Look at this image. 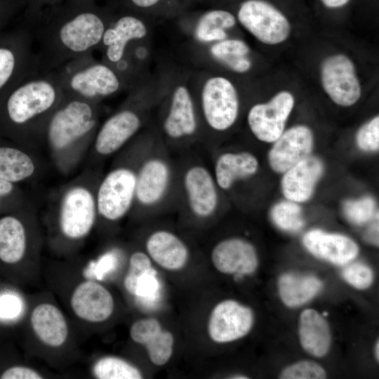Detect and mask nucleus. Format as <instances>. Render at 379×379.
<instances>
[{"instance_id":"obj_1","label":"nucleus","mask_w":379,"mask_h":379,"mask_svg":"<svg viewBox=\"0 0 379 379\" xmlns=\"http://www.w3.org/2000/svg\"><path fill=\"white\" fill-rule=\"evenodd\" d=\"M110 18L93 0H67L25 21L32 29L38 71H53L98 50Z\"/></svg>"},{"instance_id":"obj_2","label":"nucleus","mask_w":379,"mask_h":379,"mask_svg":"<svg viewBox=\"0 0 379 379\" xmlns=\"http://www.w3.org/2000/svg\"><path fill=\"white\" fill-rule=\"evenodd\" d=\"M65 93L54 72L33 71L0 100V135L31 148Z\"/></svg>"},{"instance_id":"obj_3","label":"nucleus","mask_w":379,"mask_h":379,"mask_svg":"<svg viewBox=\"0 0 379 379\" xmlns=\"http://www.w3.org/2000/svg\"><path fill=\"white\" fill-rule=\"evenodd\" d=\"M100 103L67 95L52 112L42 131L53 162L64 174L80 162L100 125Z\"/></svg>"},{"instance_id":"obj_4","label":"nucleus","mask_w":379,"mask_h":379,"mask_svg":"<svg viewBox=\"0 0 379 379\" xmlns=\"http://www.w3.org/2000/svg\"><path fill=\"white\" fill-rule=\"evenodd\" d=\"M160 93L159 131L161 140L171 147H182L203 135L191 84L190 72L166 75Z\"/></svg>"},{"instance_id":"obj_5","label":"nucleus","mask_w":379,"mask_h":379,"mask_svg":"<svg viewBox=\"0 0 379 379\" xmlns=\"http://www.w3.org/2000/svg\"><path fill=\"white\" fill-rule=\"evenodd\" d=\"M191 84L203 135L223 133L236 123L240 108L233 81L207 68L191 73Z\"/></svg>"},{"instance_id":"obj_6","label":"nucleus","mask_w":379,"mask_h":379,"mask_svg":"<svg viewBox=\"0 0 379 379\" xmlns=\"http://www.w3.org/2000/svg\"><path fill=\"white\" fill-rule=\"evenodd\" d=\"M99 179L86 172L60 192L53 208L58 232L64 239L79 241L93 230L98 218L95 194Z\"/></svg>"},{"instance_id":"obj_7","label":"nucleus","mask_w":379,"mask_h":379,"mask_svg":"<svg viewBox=\"0 0 379 379\" xmlns=\"http://www.w3.org/2000/svg\"><path fill=\"white\" fill-rule=\"evenodd\" d=\"M146 93L142 82L133 86L121 107L100 124L91 146L94 156L111 157L138 137L148 118Z\"/></svg>"},{"instance_id":"obj_8","label":"nucleus","mask_w":379,"mask_h":379,"mask_svg":"<svg viewBox=\"0 0 379 379\" xmlns=\"http://www.w3.org/2000/svg\"><path fill=\"white\" fill-rule=\"evenodd\" d=\"M53 72L65 94L98 103L128 89L121 74L112 65L95 60L93 53L70 60Z\"/></svg>"},{"instance_id":"obj_9","label":"nucleus","mask_w":379,"mask_h":379,"mask_svg":"<svg viewBox=\"0 0 379 379\" xmlns=\"http://www.w3.org/2000/svg\"><path fill=\"white\" fill-rule=\"evenodd\" d=\"M138 159L124 157L100 178L95 194L98 218L117 222L133 211Z\"/></svg>"},{"instance_id":"obj_10","label":"nucleus","mask_w":379,"mask_h":379,"mask_svg":"<svg viewBox=\"0 0 379 379\" xmlns=\"http://www.w3.org/2000/svg\"><path fill=\"white\" fill-rule=\"evenodd\" d=\"M173 180L172 162L161 149L148 151L139 157L133 211L161 206L172 190Z\"/></svg>"},{"instance_id":"obj_11","label":"nucleus","mask_w":379,"mask_h":379,"mask_svg":"<svg viewBox=\"0 0 379 379\" xmlns=\"http://www.w3.org/2000/svg\"><path fill=\"white\" fill-rule=\"evenodd\" d=\"M38 70L30 26L22 22L11 32L0 35V100L29 73Z\"/></svg>"},{"instance_id":"obj_12","label":"nucleus","mask_w":379,"mask_h":379,"mask_svg":"<svg viewBox=\"0 0 379 379\" xmlns=\"http://www.w3.org/2000/svg\"><path fill=\"white\" fill-rule=\"evenodd\" d=\"M184 208L194 218L206 220L217 211L219 205V187L213 173L202 161H191L180 174Z\"/></svg>"},{"instance_id":"obj_13","label":"nucleus","mask_w":379,"mask_h":379,"mask_svg":"<svg viewBox=\"0 0 379 379\" xmlns=\"http://www.w3.org/2000/svg\"><path fill=\"white\" fill-rule=\"evenodd\" d=\"M239 23L257 40L267 45L286 41L291 27L286 17L264 0H246L238 10Z\"/></svg>"},{"instance_id":"obj_14","label":"nucleus","mask_w":379,"mask_h":379,"mask_svg":"<svg viewBox=\"0 0 379 379\" xmlns=\"http://www.w3.org/2000/svg\"><path fill=\"white\" fill-rule=\"evenodd\" d=\"M324 90L337 105L350 107L360 98L361 88L352 60L344 54L324 58L320 66Z\"/></svg>"},{"instance_id":"obj_15","label":"nucleus","mask_w":379,"mask_h":379,"mask_svg":"<svg viewBox=\"0 0 379 379\" xmlns=\"http://www.w3.org/2000/svg\"><path fill=\"white\" fill-rule=\"evenodd\" d=\"M294 102L293 95L283 91L267 102L253 105L247 114V124L253 135L265 142L277 140L284 131Z\"/></svg>"},{"instance_id":"obj_16","label":"nucleus","mask_w":379,"mask_h":379,"mask_svg":"<svg viewBox=\"0 0 379 379\" xmlns=\"http://www.w3.org/2000/svg\"><path fill=\"white\" fill-rule=\"evenodd\" d=\"M252 310L239 302L227 299L212 309L207 323V333L215 343H227L246 336L252 329Z\"/></svg>"},{"instance_id":"obj_17","label":"nucleus","mask_w":379,"mask_h":379,"mask_svg":"<svg viewBox=\"0 0 379 379\" xmlns=\"http://www.w3.org/2000/svg\"><path fill=\"white\" fill-rule=\"evenodd\" d=\"M149 33L147 24L134 14L111 17L98 49L102 60L114 66L124 58L131 43L148 39Z\"/></svg>"},{"instance_id":"obj_18","label":"nucleus","mask_w":379,"mask_h":379,"mask_svg":"<svg viewBox=\"0 0 379 379\" xmlns=\"http://www.w3.org/2000/svg\"><path fill=\"white\" fill-rule=\"evenodd\" d=\"M28 204L0 215V265L13 267L27 255L29 244Z\"/></svg>"},{"instance_id":"obj_19","label":"nucleus","mask_w":379,"mask_h":379,"mask_svg":"<svg viewBox=\"0 0 379 379\" xmlns=\"http://www.w3.org/2000/svg\"><path fill=\"white\" fill-rule=\"evenodd\" d=\"M274 142L269 152V164L274 171L285 173L310 156L314 135L308 126L297 125L284 131Z\"/></svg>"},{"instance_id":"obj_20","label":"nucleus","mask_w":379,"mask_h":379,"mask_svg":"<svg viewBox=\"0 0 379 379\" xmlns=\"http://www.w3.org/2000/svg\"><path fill=\"white\" fill-rule=\"evenodd\" d=\"M70 306L74 314L89 323L107 320L114 310V300L102 284L86 280L79 284L72 293Z\"/></svg>"},{"instance_id":"obj_21","label":"nucleus","mask_w":379,"mask_h":379,"mask_svg":"<svg viewBox=\"0 0 379 379\" xmlns=\"http://www.w3.org/2000/svg\"><path fill=\"white\" fill-rule=\"evenodd\" d=\"M211 260L213 267L225 274H251L258 267L255 247L247 240L238 237L218 242L212 248Z\"/></svg>"},{"instance_id":"obj_22","label":"nucleus","mask_w":379,"mask_h":379,"mask_svg":"<svg viewBox=\"0 0 379 379\" xmlns=\"http://www.w3.org/2000/svg\"><path fill=\"white\" fill-rule=\"evenodd\" d=\"M192 46L201 67L211 62L239 74H246L252 68L250 47L242 39L227 37L209 45Z\"/></svg>"},{"instance_id":"obj_23","label":"nucleus","mask_w":379,"mask_h":379,"mask_svg":"<svg viewBox=\"0 0 379 379\" xmlns=\"http://www.w3.org/2000/svg\"><path fill=\"white\" fill-rule=\"evenodd\" d=\"M131 339L146 348L148 357L156 366L165 365L172 357L174 347L173 335L165 330L159 321L154 317L140 319L130 327Z\"/></svg>"},{"instance_id":"obj_24","label":"nucleus","mask_w":379,"mask_h":379,"mask_svg":"<svg viewBox=\"0 0 379 379\" xmlns=\"http://www.w3.org/2000/svg\"><path fill=\"white\" fill-rule=\"evenodd\" d=\"M306 249L317 258L337 265L352 261L359 253V246L351 238L334 233L312 230L302 238Z\"/></svg>"},{"instance_id":"obj_25","label":"nucleus","mask_w":379,"mask_h":379,"mask_svg":"<svg viewBox=\"0 0 379 379\" xmlns=\"http://www.w3.org/2000/svg\"><path fill=\"white\" fill-rule=\"evenodd\" d=\"M30 149L0 135V178L18 185L36 178L40 163Z\"/></svg>"},{"instance_id":"obj_26","label":"nucleus","mask_w":379,"mask_h":379,"mask_svg":"<svg viewBox=\"0 0 379 379\" xmlns=\"http://www.w3.org/2000/svg\"><path fill=\"white\" fill-rule=\"evenodd\" d=\"M146 253L161 268L171 272L183 269L190 260L187 244L168 230H157L145 240Z\"/></svg>"},{"instance_id":"obj_27","label":"nucleus","mask_w":379,"mask_h":379,"mask_svg":"<svg viewBox=\"0 0 379 379\" xmlns=\"http://www.w3.org/2000/svg\"><path fill=\"white\" fill-rule=\"evenodd\" d=\"M323 170L322 162L310 156L287 170L281 180V189L285 197L294 202L308 200Z\"/></svg>"},{"instance_id":"obj_28","label":"nucleus","mask_w":379,"mask_h":379,"mask_svg":"<svg viewBox=\"0 0 379 379\" xmlns=\"http://www.w3.org/2000/svg\"><path fill=\"white\" fill-rule=\"evenodd\" d=\"M30 323L33 332L45 345L58 347L66 342L68 325L66 319L55 305L41 303L32 310Z\"/></svg>"},{"instance_id":"obj_29","label":"nucleus","mask_w":379,"mask_h":379,"mask_svg":"<svg viewBox=\"0 0 379 379\" xmlns=\"http://www.w3.org/2000/svg\"><path fill=\"white\" fill-rule=\"evenodd\" d=\"M258 169V159L251 153L226 152L216 157L212 173L219 189L229 190L236 182L253 175Z\"/></svg>"},{"instance_id":"obj_30","label":"nucleus","mask_w":379,"mask_h":379,"mask_svg":"<svg viewBox=\"0 0 379 379\" xmlns=\"http://www.w3.org/2000/svg\"><path fill=\"white\" fill-rule=\"evenodd\" d=\"M298 335L300 345L309 354L323 357L331 345V333L326 320L315 310L306 309L299 317Z\"/></svg>"},{"instance_id":"obj_31","label":"nucleus","mask_w":379,"mask_h":379,"mask_svg":"<svg viewBox=\"0 0 379 379\" xmlns=\"http://www.w3.org/2000/svg\"><path fill=\"white\" fill-rule=\"evenodd\" d=\"M237 24L235 16L222 9L210 10L197 19L188 31L194 46H202L228 37L227 31Z\"/></svg>"},{"instance_id":"obj_32","label":"nucleus","mask_w":379,"mask_h":379,"mask_svg":"<svg viewBox=\"0 0 379 379\" xmlns=\"http://www.w3.org/2000/svg\"><path fill=\"white\" fill-rule=\"evenodd\" d=\"M323 287L317 277L291 273L282 274L278 280V292L282 302L289 307L304 305L315 297Z\"/></svg>"},{"instance_id":"obj_33","label":"nucleus","mask_w":379,"mask_h":379,"mask_svg":"<svg viewBox=\"0 0 379 379\" xmlns=\"http://www.w3.org/2000/svg\"><path fill=\"white\" fill-rule=\"evenodd\" d=\"M92 373L98 379H140L141 371L128 361L115 356H105L93 365Z\"/></svg>"},{"instance_id":"obj_34","label":"nucleus","mask_w":379,"mask_h":379,"mask_svg":"<svg viewBox=\"0 0 379 379\" xmlns=\"http://www.w3.org/2000/svg\"><path fill=\"white\" fill-rule=\"evenodd\" d=\"M152 270V260L140 251L133 252L128 258V270L124 279V286L127 292L138 295L144 280Z\"/></svg>"},{"instance_id":"obj_35","label":"nucleus","mask_w":379,"mask_h":379,"mask_svg":"<svg viewBox=\"0 0 379 379\" xmlns=\"http://www.w3.org/2000/svg\"><path fill=\"white\" fill-rule=\"evenodd\" d=\"M270 215L274 224L285 231L297 232L305 225L301 208L293 201L277 204L272 208Z\"/></svg>"},{"instance_id":"obj_36","label":"nucleus","mask_w":379,"mask_h":379,"mask_svg":"<svg viewBox=\"0 0 379 379\" xmlns=\"http://www.w3.org/2000/svg\"><path fill=\"white\" fill-rule=\"evenodd\" d=\"M326 378L325 369L312 361H300L286 366L281 372V379H324Z\"/></svg>"},{"instance_id":"obj_37","label":"nucleus","mask_w":379,"mask_h":379,"mask_svg":"<svg viewBox=\"0 0 379 379\" xmlns=\"http://www.w3.org/2000/svg\"><path fill=\"white\" fill-rule=\"evenodd\" d=\"M375 210V201L371 197L346 201L343 206L344 214L352 222L362 225L371 219Z\"/></svg>"},{"instance_id":"obj_38","label":"nucleus","mask_w":379,"mask_h":379,"mask_svg":"<svg viewBox=\"0 0 379 379\" xmlns=\"http://www.w3.org/2000/svg\"><path fill=\"white\" fill-rule=\"evenodd\" d=\"M344 280L357 289H366L373 281V272L368 265L355 262L347 265L342 272Z\"/></svg>"},{"instance_id":"obj_39","label":"nucleus","mask_w":379,"mask_h":379,"mask_svg":"<svg viewBox=\"0 0 379 379\" xmlns=\"http://www.w3.org/2000/svg\"><path fill=\"white\" fill-rule=\"evenodd\" d=\"M356 140L359 147L364 151H377L379 148V117H375L364 124L358 131Z\"/></svg>"},{"instance_id":"obj_40","label":"nucleus","mask_w":379,"mask_h":379,"mask_svg":"<svg viewBox=\"0 0 379 379\" xmlns=\"http://www.w3.org/2000/svg\"><path fill=\"white\" fill-rule=\"evenodd\" d=\"M19 298L11 291L0 293V321H8L15 319L20 311Z\"/></svg>"},{"instance_id":"obj_41","label":"nucleus","mask_w":379,"mask_h":379,"mask_svg":"<svg viewBox=\"0 0 379 379\" xmlns=\"http://www.w3.org/2000/svg\"><path fill=\"white\" fill-rule=\"evenodd\" d=\"M43 375L37 371L25 366H12L0 373L1 379H41Z\"/></svg>"},{"instance_id":"obj_42","label":"nucleus","mask_w":379,"mask_h":379,"mask_svg":"<svg viewBox=\"0 0 379 379\" xmlns=\"http://www.w3.org/2000/svg\"><path fill=\"white\" fill-rule=\"evenodd\" d=\"M20 0H0V27L4 25L20 5Z\"/></svg>"},{"instance_id":"obj_43","label":"nucleus","mask_w":379,"mask_h":379,"mask_svg":"<svg viewBox=\"0 0 379 379\" xmlns=\"http://www.w3.org/2000/svg\"><path fill=\"white\" fill-rule=\"evenodd\" d=\"M131 4L140 8H147L158 4L161 0H130Z\"/></svg>"},{"instance_id":"obj_44","label":"nucleus","mask_w":379,"mask_h":379,"mask_svg":"<svg viewBox=\"0 0 379 379\" xmlns=\"http://www.w3.org/2000/svg\"><path fill=\"white\" fill-rule=\"evenodd\" d=\"M324 5L330 8H340L346 5L350 0H321Z\"/></svg>"},{"instance_id":"obj_45","label":"nucleus","mask_w":379,"mask_h":379,"mask_svg":"<svg viewBox=\"0 0 379 379\" xmlns=\"http://www.w3.org/2000/svg\"><path fill=\"white\" fill-rule=\"evenodd\" d=\"M375 358L378 361L379 360V342L377 340L374 347Z\"/></svg>"},{"instance_id":"obj_46","label":"nucleus","mask_w":379,"mask_h":379,"mask_svg":"<svg viewBox=\"0 0 379 379\" xmlns=\"http://www.w3.org/2000/svg\"><path fill=\"white\" fill-rule=\"evenodd\" d=\"M230 378H234V379H246L248 378L246 375L238 374V375H234L233 377H230Z\"/></svg>"}]
</instances>
